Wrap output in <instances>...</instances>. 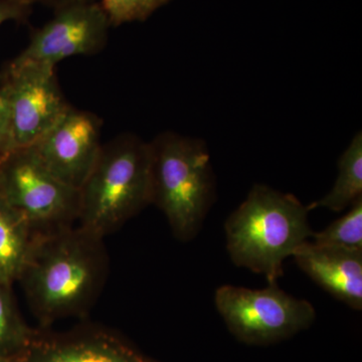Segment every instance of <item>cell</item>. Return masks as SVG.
Listing matches in <instances>:
<instances>
[{
  "label": "cell",
  "mask_w": 362,
  "mask_h": 362,
  "mask_svg": "<svg viewBox=\"0 0 362 362\" xmlns=\"http://www.w3.org/2000/svg\"><path fill=\"white\" fill-rule=\"evenodd\" d=\"M35 4H39L52 8V11H58L63 7L71 6V4H82V2L99 1V0H30Z\"/></svg>",
  "instance_id": "obj_19"
},
{
  "label": "cell",
  "mask_w": 362,
  "mask_h": 362,
  "mask_svg": "<svg viewBox=\"0 0 362 362\" xmlns=\"http://www.w3.org/2000/svg\"><path fill=\"white\" fill-rule=\"evenodd\" d=\"M35 330L23 320L11 286L0 284V358L18 361L32 341Z\"/></svg>",
  "instance_id": "obj_14"
},
{
  "label": "cell",
  "mask_w": 362,
  "mask_h": 362,
  "mask_svg": "<svg viewBox=\"0 0 362 362\" xmlns=\"http://www.w3.org/2000/svg\"><path fill=\"white\" fill-rule=\"evenodd\" d=\"M35 238L20 214L0 199V284L11 287L18 281Z\"/></svg>",
  "instance_id": "obj_12"
},
{
  "label": "cell",
  "mask_w": 362,
  "mask_h": 362,
  "mask_svg": "<svg viewBox=\"0 0 362 362\" xmlns=\"http://www.w3.org/2000/svg\"><path fill=\"white\" fill-rule=\"evenodd\" d=\"M214 304L230 333L251 345L282 341L307 329L316 318L310 302L288 295L277 284L261 290L221 286Z\"/></svg>",
  "instance_id": "obj_6"
},
{
  "label": "cell",
  "mask_w": 362,
  "mask_h": 362,
  "mask_svg": "<svg viewBox=\"0 0 362 362\" xmlns=\"http://www.w3.org/2000/svg\"><path fill=\"white\" fill-rule=\"evenodd\" d=\"M30 0H0V26L8 21L25 23L33 13Z\"/></svg>",
  "instance_id": "obj_17"
},
{
  "label": "cell",
  "mask_w": 362,
  "mask_h": 362,
  "mask_svg": "<svg viewBox=\"0 0 362 362\" xmlns=\"http://www.w3.org/2000/svg\"><path fill=\"white\" fill-rule=\"evenodd\" d=\"M151 204L164 214L173 235L189 242L216 199V180L206 142L175 132L151 142Z\"/></svg>",
  "instance_id": "obj_4"
},
{
  "label": "cell",
  "mask_w": 362,
  "mask_h": 362,
  "mask_svg": "<svg viewBox=\"0 0 362 362\" xmlns=\"http://www.w3.org/2000/svg\"><path fill=\"white\" fill-rule=\"evenodd\" d=\"M308 211L295 195L255 185L225 223L233 263L265 276L269 284H277L285 259L313 233Z\"/></svg>",
  "instance_id": "obj_2"
},
{
  "label": "cell",
  "mask_w": 362,
  "mask_h": 362,
  "mask_svg": "<svg viewBox=\"0 0 362 362\" xmlns=\"http://www.w3.org/2000/svg\"><path fill=\"white\" fill-rule=\"evenodd\" d=\"M111 26L145 21L170 0H99Z\"/></svg>",
  "instance_id": "obj_16"
},
{
  "label": "cell",
  "mask_w": 362,
  "mask_h": 362,
  "mask_svg": "<svg viewBox=\"0 0 362 362\" xmlns=\"http://www.w3.org/2000/svg\"><path fill=\"white\" fill-rule=\"evenodd\" d=\"M311 238L317 245L362 250V197L352 204L349 213L322 232L312 233Z\"/></svg>",
  "instance_id": "obj_15"
},
{
  "label": "cell",
  "mask_w": 362,
  "mask_h": 362,
  "mask_svg": "<svg viewBox=\"0 0 362 362\" xmlns=\"http://www.w3.org/2000/svg\"><path fill=\"white\" fill-rule=\"evenodd\" d=\"M0 362H18V361H11V359L0 358Z\"/></svg>",
  "instance_id": "obj_20"
},
{
  "label": "cell",
  "mask_w": 362,
  "mask_h": 362,
  "mask_svg": "<svg viewBox=\"0 0 362 362\" xmlns=\"http://www.w3.org/2000/svg\"><path fill=\"white\" fill-rule=\"evenodd\" d=\"M362 197V134L357 133L338 161V176L329 192L311 206L310 209L344 211Z\"/></svg>",
  "instance_id": "obj_13"
},
{
  "label": "cell",
  "mask_w": 362,
  "mask_h": 362,
  "mask_svg": "<svg viewBox=\"0 0 362 362\" xmlns=\"http://www.w3.org/2000/svg\"><path fill=\"white\" fill-rule=\"evenodd\" d=\"M102 124L96 114L71 106L32 148L52 173L80 190L103 145Z\"/></svg>",
  "instance_id": "obj_9"
},
{
  "label": "cell",
  "mask_w": 362,
  "mask_h": 362,
  "mask_svg": "<svg viewBox=\"0 0 362 362\" xmlns=\"http://www.w3.org/2000/svg\"><path fill=\"white\" fill-rule=\"evenodd\" d=\"M18 362H160L129 340L99 325H80L65 332L35 330Z\"/></svg>",
  "instance_id": "obj_10"
},
{
  "label": "cell",
  "mask_w": 362,
  "mask_h": 362,
  "mask_svg": "<svg viewBox=\"0 0 362 362\" xmlns=\"http://www.w3.org/2000/svg\"><path fill=\"white\" fill-rule=\"evenodd\" d=\"M9 107L6 90L0 86V159L8 153Z\"/></svg>",
  "instance_id": "obj_18"
},
{
  "label": "cell",
  "mask_w": 362,
  "mask_h": 362,
  "mask_svg": "<svg viewBox=\"0 0 362 362\" xmlns=\"http://www.w3.org/2000/svg\"><path fill=\"white\" fill-rule=\"evenodd\" d=\"M56 70L4 69L2 87L8 99V152L28 148L70 109L57 81Z\"/></svg>",
  "instance_id": "obj_8"
},
{
  "label": "cell",
  "mask_w": 362,
  "mask_h": 362,
  "mask_svg": "<svg viewBox=\"0 0 362 362\" xmlns=\"http://www.w3.org/2000/svg\"><path fill=\"white\" fill-rule=\"evenodd\" d=\"M111 23L100 1L71 4L54 11V16L35 28L25 49L7 64V69L56 70L64 59L93 56L108 42Z\"/></svg>",
  "instance_id": "obj_7"
},
{
  "label": "cell",
  "mask_w": 362,
  "mask_h": 362,
  "mask_svg": "<svg viewBox=\"0 0 362 362\" xmlns=\"http://www.w3.org/2000/svg\"><path fill=\"white\" fill-rule=\"evenodd\" d=\"M293 258L326 292L356 310L362 309V250L304 243Z\"/></svg>",
  "instance_id": "obj_11"
},
{
  "label": "cell",
  "mask_w": 362,
  "mask_h": 362,
  "mask_svg": "<svg viewBox=\"0 0 362 362\" xmlns=\"http://www.w3.org/2000/svg\"><path fill=\"white\" fill-rule=\"evenodd\" d=\"M104 239L76 225L33 240L20 279L40 328L84 317L108 276Z\"/></svg>",
  "instance_id": "obj_1"
},
{
  "label": "cell",
  "mask_w": 362,
  "mask_h": 362,
  "mask_svg": "<svg viewBox=\"0 0 362 362\" xmlns=\"http://www.w3.org/2000/svg\"><path fill=\"white\" fill-rule=\"evenodd\" d=\"M0 199L20 214L35 237L78 223L80 190L45 168L32 147L0 159Z\"/></svg>",
  "instance_id": "obj_5"
},
{
  "label": "cell",
  "mask_w": 362,
  "mask_h": 362,
  "mask_svg": "<svg viewBox=\"0 0 362 362\" xmlns=\"http://www.w3.org/2000/svg\"><path fill=\"white\" fill-rule=\"evenodd\" d=\"M151 162L149 142L137 136L102 145L80 188L77 225L105 239L151 204Z\"/></svg>",
  "instance_id": "obj_3"
}]
</instances>
